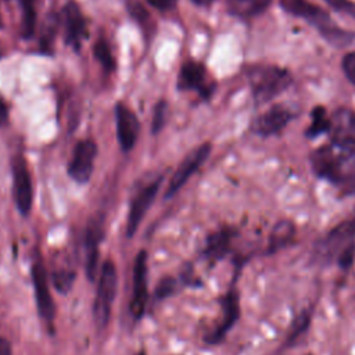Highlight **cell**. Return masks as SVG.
<instances>
[{"label":"cell","instance_id":"6da1fadb","mask_svg":"<svg viewBox=\"0 0 355 355\" xmlns=\"http://www.w3.org/2000/svg\"><path fill=\"white\" fill-rule=\"evenodd\" d=\"M309 159L316 176L351 193L355 186V153L340 150L333 144L322 146L311 154Z\"/></svg>","mask_w":355,"mask_h":355},{"label":"cell","instance_id":"7a4b0ae2","mask_svg":"<svg viewBox=\"0 0 355 355\" xmlns=\"http://www.w3.org/2000/svg\"><path fill=\"white\" fill-rule=\"evenodd\" d=\"M280 6L288 14H293L312 25L320 36L334 47H347L355 37L352 32L340 28L323 8L313 3L306 0H280Z\"/></svg>","mask_w":355,"mask_h":355},{"label":"cell","instance_id":"3957f363","mask_svg":"<svg viewBox=\"0 0 355 355\" xmlns=\"http://www.w3.org/2000/svg\"><path fill=\"white\" fill-rule=\"evenodd\" d=\"M248 83L257 105L266 104L283 93L293 82L291 73L277 65H254L247 72Z\"/></svg>","mask_w":355,"mask_h":355},{"label":"cell","instance_id":"277c9868","mask_svg":"<svg viewBox=\"0 0 355 355\" xmlns=\"http://www.w3.org/2000/svg\"><path fill=\"white\" fill-rule=\"evenodd\" d=\"M116 287H118V275H116L115 263L111 259H107L104 261L100 269V275L97 280V291L93 301V319L98 330H103L108 324L112 302L116 295Z\"/></svg>","mask_w":355,"mask_h":355},{"label":"cell","instance_id":"5b68a950","mask_svg":"<svg viewBox=\"0 0 355 355\" xmlns=\"http://www.w3.org/2000/svg\"><path fill=\"white\" fill-rule=\"evenodd\" d=\"M31 276H32V284H33V293L37 306V313L44 323L49 326L53 324L54 316H55V305L50 293V284H49V275L43 265V261L36 257V259L32 262L31 266Z\"/></svg>","mask_w":355,"mask_h":355},{"label":"cell","instance_id":"8992f818","mask_svg":"<svg viewBox=\"0 0 355 355\" xmlns=\"http://www.w3.org/2000/svg\"><path fill=\"white\" fill-rule=\"evenodd\" d=\"M331 144L340 150L355 153V112L341 107L330 116Z\"/></svg>","mask_w":355,"mask_h":355},{"label":"cell","instance_id":"52a82bcc","mask_svg":"<svg viewBox=\"0 0 355 355\" xmlns=\"http://www.w3.org/2000/svg\"><path fill=\"white\" fill-rule=\"evenodd\" d=\"M179 90H194L202 98H209L215 90V83L208 78L207 69L201 62L189 60L182 64L178 75Z\"/></svg>","mask_w":355,"mask_h":355},{"label":"cell","instance_id":"ba28073f","mask_svg":"<svg viewBox=\"0 0 355 355\" xmlns=\"http://www.w3.org/2000/svg\"><path fill=\"white\" fill-rule=\"evenodd\" d=\"M12 197L18 212L24 216L29 215L33 201L32 180L24 157L18 155L12 161Z\"/></svg>","mask_w":355,"mask_h":355},{"label":"cell","instance_id":"9c48e42d","mask_svg":"<svg viewBox=\"0 0 355 355\" xmlns=\"http://www.w3.org/2000/svg\"><path fill=\"white\" fill-rule=\"evenodd\" d=\"M147 251L137 252L133 263V291L129 304L130 313L135 320H140L146 312L148 291H147Z\"/></svg>","mask_w":355,"mask_h":355},{"label":"cell","instance_id":"30bf717a","mask_svg":"<svg viewBox=\"0 0 355 355\" xmlns=\"http://www.w3.org/2000/svg\"><path fill=\"white\" fill-rule=\"evenodd\" d=\"M209 153H211V144L202 143L201 146L193 148L183 158V161L180 162V165L178 166V169L175 171L173 176L169 180V184H168V189L165 193V198L175 196V193L186 184V182L191 178V175L196 173L197 169L207 161Z\"/></svg>","mask_w":355,"mask_h":355},{"label":"cell","instance_id":"8fae6325","mask_svg":"<svg viewBox=\"0 0 355 355\" xmlns=\"http://www.w3.org/2000/svg\"><path fill=\"white\" fill-rule=\"evenodd\" d=\"M97 155V144L90 140H80L72 153L68 173L78 183H86L92 178L94 168V158Z\"/></svg>","mask_w":355,"mask_h":355},{"label":"cell","instance_id":"7c38bea8","mask_svg":"<svg viewBox=\"0 0 355 355\" xmlns=\"http://www.w3.org/2000/svg\"><path fill=\"white\" fill-rule=\"evenodd\" d=\"M161 183H162V176L155 179L150 184H147L144 189H141L135 196V198L132 200L129 214H128V219H126V236L128 237H132L136 233V230H137L139 225L141 223L147 209L153 204V201H154V198H155V196L159 190Z\"/></svg>","mask_w":355,"mask_h":355},{"label":"cell","instance_id":"4fadbf2b","mask_svg":"<svg viewBox=\"0 0 355 355\" xmlns=\"http://www.w3.org/2000/svg\"><path fill=\"white\" fill-rule=\"evenodd\" d=\"M294 115L295 114L290 108L282 104L272 105L254 119L251 130L262 137L276 135L294 118Z\"/></svg>","mask_w":355,"mask_h":355},{"label":"cell","instance_id":"5bb4252c","mask_svg":"<svg viewBox=\"0 0 355 355\" xmlns=\"http://www.w3.org/2000/svg\"><path fill=\"white\" fill-rule=\"evenodd\" d=\"M62 25H64V39L68 46L73 50H79L82 42L87 37V25L80 8L69 1L62 8Z\"/></svg>","mask_w":355,"mask_h":355},{"label":"cell","instance_id":"9a60e30c","mask_svg":"<svg viewBox=\"0 0 355 355\" xmlns=\"http://www.w3.org/2000/svg\"><path fill=\"white\" fill-rule=\"evenodd\" d=\"M355 239V219L343 222L334 227L318 245L319 257L330 258L340 255L347 247L354 244Z\"/></svg>","mask_w":355,"mask_h":355},{"label":"cell","instance_id":"2e32d148","mask_svg":"<svg viewBox=\"0 0 355 355\" xmlns=\"http://www.w3.org/2000/svg\"><path fill=\"white\" fill-rule=\"evenodd\" d=\"M115 122H116V137L123 151H130L136 144L139 136L140 123L135 112L122 103L115 104Z\"/></svg>","mask_w":355,"mask_h":355},{"label":"cell","instance_id":"e0dca14e","mask_svg":"<svg viewBox=\"0 0 355 355\" xmlns=\"http://www.w3.org/2000/svg\"><path fill=\"white\" fill-rule=\"evenodd\" d=\"M220 305H222V319L219 322V324L209 331L205 336V341L208 344H218L219 341H222L226 336V333L233 327V324L236 323L239 315H240V306H239V295L236 293V290H230L222 300H220Z\"/></svg>","mask_w":355,"mask_h":355},{"label":"cell","instance_id":"ac0fdd59","mask_svg":"<svg viewBox=\"0 0 355 355\" xmlns=\"http://www.w3.org/2000/svg\"><path fill=\"white\" fill-rule=\"evenodd\" d=\"M103 222L100 219H93L85 232V272L90 282L96 279L97 265H98V245L103 240Z\"/></svg>","mask_w":355,"mask_h":355},{"label":"cell","instance_id":"d6986e66","mask_svg":"<svg viewBox=\"0 0 355 355\" xmlns=\"http://www.w3.org/2000/svg\"><path fill=\"white\" fill-rule=\"evenodd\" d=\"M232 237H233V232L230 229H220L209 234L205 241L204 255L212 261H218L223 258L229 250Z\"/></svg>","mask_w":355,"mask_h":355},{"label":"cell","instance_id":"ffe728a7","mask_svg":"<svg viewBox=\"0 0 355 355\" xmlns=\"http://www.w3.org/2000/svg\"><path fill=\"white\" fill-rule=\"evenodd\" d=\"M272 0H226L229 14L237 18H252L262 14Z\"/></svg>","mask_w":355,"mask_h":355},{"label":"cell","instance_id":"44dd1931","mask_svg":"<svg viewBox=\"0 0 355 355\" xmlns=\"http://www.w3.org/2000/svg\"><path fill=\"white\" fill-rule=\"evenodd\" d=\"M294 233H295V229L290 220L277 222L269 234V241H268L269 250L268 251L276 252L280 248L286 247L294 237Z\"/></svg>","mask_w":355,"mask_h":355},{"label":"cell","instance_id":"7402d4cb","mask_svg":"<svg viewBox=\"0 0 355 355\" xmlns=\"http://www.w3.org/2000/svg\"><path fill=\"white\" fill-rule=\"evenodd\" d=\"M311 125L308 126L305 136L308 139H315L323 133L330 132V126H331V121L330 116L327 115L324 107L318 105L311 111Z\"/></svg>","mask_w":355,"mask_h":355},{"label":"cell","instance_id":"603a6c76","mask_svg":"<svg viewBox=\"0 0 355 355\" xmlns=\"http://www.w3.org/2000/svg\"><path fill=\"white\" fill-rule=\"evenodd\" d=\"M75 279L76 273L68 268H58L50 273V282L53 287L61 294H67L72 290Z\"/></svg>","mask_w":355,"mask_h":355},{"label":"cell","instance_id":"cb8c5ba5","mask_svg":"<svg viewBox=\"0 0 355 355\" xmlns=\"http://www.w3.org/2000/svg\"><path fill=\"white\" fill-rule=\"evenodd\" d=\"M93 54H94L96 60L103 65L104 71L112 72L115 69V61H114L111 49L104 37H101L96 42V44L93 46Z\"/></svg>","mask_w":355,"mask_h":355},{"label":"cell","instance_id":"d4e9b609","mask_svg":"<svg viewBox=\"0 0 355 355\" xmlns=\"http://www.w3.org/2000/svg\"><path fill=\"white\" fill-rule=\"evenodd\" d=\"M36 25L35 0H24V36L31 37Z\"/></svg>","mask_w":355,"mask_h":355},{"label":"cell","instance_id":"484cf974","mask_svg":"<svg viewBox=\"0 0 355 355\" xmlns=\"http://www.w3.org/2000/svg\"><path fill=\"white\" fill-rule=\"evenodd\" d=\"M176 290H178V280L175 277L165 276L155 286L154 295L158 301H161V300H165V298L171 297L172 294H175Z\"/></svg>","mask_w":355,"mask_h":355},{"label":"cell","instance_id":"4316f807","mask_svg":"<svg viewBox=\"0 0 355 355\" xmlns=\"http://www.w3.org/2000/svg\"><path fill=\"white\" fill-rule=\"evenodd\" d=\"M166 112H168V104L165 100H159L154 110H153V119H151V132L157 135L162 130L165 121H166Z\"/></svg>","mask_w":355,"mask_h":355},{"label":"cell","instance_id":"83f0119b","mask_svg":"<svg viewBox=\"0 0 355 355\" xmlns=\"http://www.w3.org/2000/svg\"><path fill=\"white\" fill-rule=\"evenodd\" d=\"M309 320H311L309 311H304L301 315H298V318L291 324V329L288 333V341H294L300 334H302L308 329Z\"/></svg>","mask_w":355,"mask_h":355},{"label":"cell","instance_id":"f1b7e54d","mask_svg":"<svg viewBox=\"0 0 355 355\" xmlns=\"http://www.w3.org/2000/svg\"><path fill=\"white\" fill-rule=\"evenodd\" d=\"M326 3L336 11L349 15L355 19V3L351 0H326Z\"/></svg>","mask_w":355,"mask_h":355},{"label":"cell","instance_id":"f546056e","mask_svg":"<svg viewBox=\"0 0 355 355\" xmlns=\"http://www.w3.org/2000/svg\"><path fill=\"white\" fill-rule=\"evenodd\" d=\"M341 68H343V72H344L345 78H347L352 85H355V51L347 53V54L343 57Z\"/></svg>","mask_w":355,"mask_h":355},{"label":"cell","instance_id":"4dcf8cb0","mask_svg":"<svg viewBox=\"0 0 355 355\" xmlns=\"http://www.w3.org/2000/svg\"><path fill=\"white\" fill-rule=\"evenodd\" d=\"M128 10H129L130 15H132L139 24H143V21L148 18L146 10L141 7L140 3H129V4H128Z\"/></svg>","mask_w":355,"mask_h":355},{"label":"cell","instance_id":"1f68e13d","mask_svg":"<svg viewBox=\"0 0 355 355\" xmlns=\"http://www.w3.org/2000/svg\"><path fill=\"white\" fill-rule=\"evenodd\" d=\"M180 280L184 286H200L201 283L196 279L194 273H193V269L190 265H186L183 269H182V273H180Z\"/></svg>","mask_w":355,"mask_h":355},{"label":"cell","instance_id":"d6a6232c","mask_svg":"<svg viewBox=\"0 0 355 355\" xmlns=\"http://www.w3.org/2000/svg\"><path fill=\"white\" fill-rule=\"evenodd\" d=\"M354 254H355V244H351L349 247H347L337 258H338V263L343 268H348L352 261H354Z\"/></svg>","mask_w":355,"mask_h":355},{"label":"cell","instance_id":"836d02e7","mask_svg":"<svg viewBox=\"0 0 355 355\" xmlns=\"http://www.w3.org/2000/svg\"><path fill=\"white\" fill-rule=\"evenodd\" d=\"M147 3L159 11H168L176 6L178 0H147Z\"/></svg>","mask_w":355,"mask_h":355},{"label":"cell","instance_id":"e575fe53","mask_svg":"<svg viewBox=\"0 0 355 355\" xmlns=\"http://www.w3.org/2000/svg\"><path fill=\"white\" fill-rule=\"evenodd\" d=\"M0 355H12L10 341L1 336H0Z\"/></svg>","mask_w":355,"mask_h":355},{"label":"cell","instance_id":"d590c367","mask_svg":"<svg viewBox=\"0 0 355 355\" xmlns=\"http://www.w3.org/2000/svg\"><path fill=\"white\" fill-rule=\"evenodd\" d=\"M7 121H8V107H7V104L0 98V126L6 125Z\"/></svg>","mask_w":355,"mask_h":355},{"label":"cell","instance_id":"8d00e7d4","mask_svg":"<svg viewBox=\"0 0 355 355\" xmlns=\"http://www.w3.org/2000/svg\"><path fill=\"white\" fill-rule=\"evenodd\" d=\"M196 6H200V7H208L214 3V0H191Z\"/></svg>","mask_w":355,"mask_h":355},{"label":"cell","instance_id":"74e56055","mask_svg":"<svg viewBox=\"0 0 355 355\" xmlns=\"http://www.w3.org/2000/svg\"><path fill=\"white\" fill-rule=\"evenodd\" d=\"M135 355H146V352H144V351H139V352H136Z\"/></svg>","mask_w":355,"mask_h":355},{"label":"cell","instance_id":"f35d334b","mask_svg":"<svg viewBox=\"0 0 355 355\" xmlns=\"http://www.w3.org/2000/svg\"><path fill=\"white\" fill-rule=\"evenodd\" d=\"M308 355H311V354H308Z\"/></svg>","mask_w":355,"mask_h":355}]
</instances>
